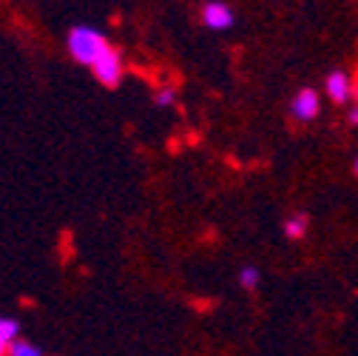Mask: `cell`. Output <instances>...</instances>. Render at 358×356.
I'll list each match as a JSON object with an SVG mask.
<instances>
[{
    "label": "cell",
    "mask_w": 358,
    "mask_h": 356,
    "mask_svg": "<svg viewBox=\"0 0 358 356\" xmlns=\"http://www.w3.org/2000/svg\"><path fill=\"white\" fill-rule=\"evenodd\" d=\"M347 123H350V125H358V103L350 109V114H347Z\"/></svg>",
    "instance_id": "obj_11"
},
{
    "label": "cell",
    "mask_w": 358,
    "mask_h": 356,
    "mask_svg": "<svg viewBox=\"0 0 358 356\" xmlns=\"http://www.w3.org/2000/svg\"><path fill=\"white\" fill-rule=\"evenodd\" d=\"M154 103L157 106H173L176 103V88H159L154 95Z\"/></svg>",
    "instance_id": "obj_10"
},
{
    "label": "cell",
    "mask_w": 358,
    "mask_h": 356,
    "mask_svg": "<svg viewBox=\"0 0 358 356\" xmlns=\"http://www.w3.org/2000/svg\"><path fill=\"white\" fill-rule=\"evenodd\" d=\"M259 280H262V271L256 268V265H245V268L239 271V285L248 288V291H253L259 285Z\"/></svg>",
    "instance_id": "obj_9"
},
{
    "label": "cell",
    "mask_w": 358,
    "mask_h": 356,
    "mask_svg": "<svg viewBox=\"0 0 358 356\" xmlns=\"http://www.w3.org/2000/svg\"><path fill=\"white\" fill-rule=\"evenodd\" d=\"M92 71H94V77H97L100 85H106V88H117V85L122 83V74H125V63H122L120 49L111 46V49L92 66Z\"/></svg>",
    "instance_id": "obj_2"
},
{
    "label": "cell",
    "mask_w": 358,
    "mask_h": 356,
    "mask_svg": "<svg viewBox=\"0 0 358 356\" xmlns=\"http://www.w3.org/2000/svg\"><path fill=\"white\" fill-rule=\"evenodd\" d=\"M307 231H310V214L307 211H296L285 219V237L301 240V237H307Z\"/></svg>",
    "instance_id": "obj_6"
},
{
    "label": "cell",
    "mask_w": 358,
    "mask_h": 356,
    "mask_svg": "<svg viewBox=\"0 0 358 356\" xmlns=\"http://www.w3.org/2000/svg\"><path fill=\"white\" fill-rule=\"evenodd\" d=\"M6 350H9V348H3V345H0V356H6Z\"/></svg>",
    "instance_id": "obj_13"
},
{
    "label": "cell",
    "mask_w": 358,
    "mask_h": 356,
    "mask_svg": "<svg viewBox=\"0 0 358 356\" xmlns=\"http://www.w3.org/2000/svg\"><path fill=\"white\" fill-rule=\"evenodd\" d=\"M352 171H355V177H358V157H355V163H352Z\"/></svg>",
    "instance_id": "obj_12"
},
{
    "label": "cell",
    "mask_w": 358,
    "mask_h": 356,
    "mask_svg": "<svg viewBox=\"0 0 358 356\" xmlns=\"http://www.w3.org/2000/svg\"><path fill=\"white\" fill-rule=\"evenodd\" d=\"M319 109H322V100H319V92L316 88H299L296 97L290 100V117L301 120V123H310L319 117Z\"/></svg>",
    "instance_id": "obj_3"
},
{
    "label": "cell",
    "mask_w": 358,
    "mask_h": 356,
    "mask_svg": "<svg viewBox=\"0 0 358 356\" xmlns=\"http://www.w3.org/2000/svg\"><path fill=\"white\" fill-rule=\"evenodd\" d=\"M324 88H327V97H330L336 106H347V103H350V97H352L350 77H347V71H341V69H333V71L327 74Z\"/></svg>",
    "instance_id": "obj_5"
},
{
    "label": "cell",
    "mask_w": 358,
    "mask_h": 356,
    "mask_svg": "<svg viewBox=\"0 0 358 356\" xmlns=\"http://www.w3.org/2000/svg\"><path fill=\"white\" fill-rule=\"evenodd\" d=\"M66 49L80 66H94L111 49V43L103 32H97L92 26H74L66 37Z\"/></svg>",
    "instance_id": "obj_1"
},
{
    "label": "cell",
    "mask_w": 358,
    "mask_h": 356,
    "mask_svg": "<svg viewBox=\"0 0 358 356\" xmlns=\"http://www.w3.org/2000/svg\"><path fill=\"white\" fill-rule=\"evenodd\" d=\"M202 23L213 32H225L236 23V15L228 4H222V0H210V4L202 6Z\"/></svg>",
    "instance_id": "obj_4"
},
{
    "label": "cell",
    "mask_w": 358,
    "mask_h": 356,
    "mask_svg": "<svg viewBox=\"0 0 358 356\" xmlns=\"http://www.w3.org/2000/svg\"><path fill=\"white\" fill-rule=\"evenodd\" d=\"M6 356H43V350L34 345V342H26V339H17L9 345Z\"/></svg>",
    "instance_id": "obj_8"
},
{
    "label": "cell",
    "mask_w": 358,
    "mask_h": 356,
    "mask_svg": "<svg viewBox=\"0 0 358 356\" xmlns=\"http://www.w3.org/2000/svg\"><path fill=\"white\" fill-rule=\"evenodd\" d=\"M17 334H20L17 320H12V317H0V345L9 348L12 342H17V339H20Z\"/></svg>",
    "instance_id": "obj_7"
}]
</instances>
